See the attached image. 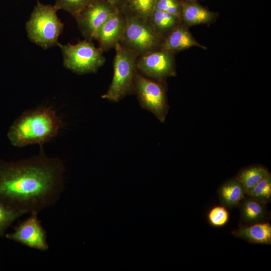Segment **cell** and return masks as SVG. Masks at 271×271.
I'll use <instances>...</instances> for the list:
<instances>
[{"mask_svg":"<svg viewBox=\"0 0 271 271\" xmlns=\"http://www.w3.org/2000/svg\"><path fill=\"white\" fill-rule=\"evenodd\" d=\"M31 158L8 162L0 159V202L26 213H39L55 204L64 189L63 161L47 156L43 145Z\"/></svg>","mask_w":271,"mask_h":271,"instance_id":"1","label":"cell"},{"mask_svg":"<svg viewBox=\"0 0 271 271\" xmlns=\"http://www.w3.org/2000/svg\"><path fill=\"white\" fill-rule=\"evenodd\" d=\"M63 122L55 110L46 106L24 112L11 125L8 137L16 147L43 145L55 137Z\"/></svg>","mask_w":271,"mask_h":271,"instance_id":"2","label":"cell"},{"mask_svg":"<svg viewBox=\"0 0 271 271\" xmlns=\"http://www.w3.org/2000/svg\"><path fill=\"white\" fill-rule=\"evenodd\" d=\"M113 77L106 92L102 97L112 102H118L126 96L134 93V82L138 72L135 52L120 43L115 47Z\"/></svg>","mask_w":271,"mask_h":271,"instance_id":"3","label":"cell"},{"mask_svg":"<svg viewBox=\"0 0 271 271\" xmlns=\"http://www.w3.org/2000/svg\"><path fill=\"white\" fill-rule=\"evenodd\" d=\"M57 11L54 6L38 3L26 23L29 39L44 49L57 45L62 32L64 24L58 18Z\"/></svg>","mask_w":271,"mask_h":271,"instance_id":"4","label":"cell"},{"mask_svg":"<svg viewBox=\"0 0 271 271\" xmlns=\"http://www.w3.org/2000/svg\"><path fill=\"white\" fill-rule=\"evenodd\" d=\"M126 18V26L120 44L139 56L161 49L163 40L149 23L131 13L125 7L121 10Z\"/></svg>","mask_w":271,"mask_h":271,"instance_id":"5","label":"cell"},{"mask_svg":"<svg viewBox=\"0 0 271 271\" xmlns=\"http://www.w3.org/2000/svg\"><path fill=\"white\" fill-rule=\"evenodd\" d=\"M57 45L62 51L65 67L78 74L95 73L105 63L103 52L91 41Z\"/></svg>","mask_w":271,"mask_h":271,"instance_id":"6","label":"cell"},{"mask_svg":"<svg viewBox=\"0 0 271 271\" xmlns=\"http://www.w3.org/2000/svg\"><path fill=\"white\" fill-rule=\"evenodd\" d=\"M164 81L146 77L138 72L134 79V93L141 106L164 122L169 106Z\"/></svg>","mask_w":271,"mask_h":271,"instance_id":"7","label":"cell"},{"mask_svg":"<svg viewBox=\"0 0 271 271\" xmlns=\"http://www.w3.org/2000/svg\"><path fill=\"white\" fill-rule=\"evenodd\" d=\"M174 54L160 49L139 56L138 70L144 76L157 81H164L169 77L175 76Z\"/></svg>","mask_w":271,"mask_h":271,"instance_id":"8","label":"cell"},{"mask_svg":"<svg viewBox=\"0 0 271 271\" xmlns=\"http://www.w3.org/2000/svg\"><path fill=\"white\" fill-rule=\"evenodd\" d=\"M116 11L104 0H93L75 18L82 36L92 41L104 22Z\"/></svg>","mask_w":271,"mask_h":271,"instance_id":"9","label":"cell"},{"mask_svg":"<svg viewBox=\"0 0 271 271\" xmlns=\"http://www.w3.org/2000/svg\"><path fill=\"white\" fill-rule=\"evenodd\" d=\"M27 219L15 228L14 232L5 237L28 247L41 251L49 248L46 232L38 218V213H31Z\"/></svg>","mask_w":271,"mask_h":271,"instance_id":"10","label":"cell"},{"mask_svg":"<svg viewBox=\"0 0 271 271\" xmlns=\"http://www.w3.org/2000/svg\"><path fill=\"white\" fill-rule=\"evenodd\" d=\"M126 26V18L121 10L111 15L99 29L95 40L99 48L103 52L119 43Z\"/></svg>","mask_w":271,"mask_h":271,"instance_id":"11","label":"cell"},{"mask_svg":"<svg viewBox=\"0 0 271 271\" xmlns=\"http://www.w3.org/2000/svg\"><path fill=\"white\" fill-rule=\"evenodd\" d=\"M194 47L207 49L205 46L195 39L188 27L182 23L163 39L161 49L175 53Z\"/></svg>","mask_w":271,"mask_h":271,"instance_id":"12","label":"cell"},{"mask_svg":"<svg viewBox=\"0 0 271 271\" xmlns=\"http://www.w3.org/2000/svg\"><path fill=\"white\" fill-rule=\"evenodd\" d=\"M218 14L212 12L194 1H182L180 19L187 27L198 25L210 24L217 19Z\"/></svg>","mask_w":271,"mask_h":271,"instance_id":"13","label":"cell"},{"mask_svg":"<svg viewBox=\"0 0 271 271\" xmlns=\"http://www.w3.org/2000/svg\"><path fill=\"white\" fill-rule=\"evenodd\" d=\"M149 22L163 40L175 27L182 23L179 17L156 9L152 13Z\"/></svg>","mask_w":271,"mask_h":271,"instance_id":"14","label":"cell"},{"mask_svg":"<svg viewBox=\"0 0 271 271\" xmlns=\"http://www.w3.org/2000/svg\"><path fill=\"white\" fill-rule=\"evenodd\" d=\"M236 233L240 237L252 242L271 243V226L269 223H257L244 226L239 229Z\"/></svg>","mask_w":271,"mask_h":271,"instance_id":"15","label":"cell"},{"mask_svg":"<svg viewBox=\"0 0 271 271\" xmlns=\"http://www.w3.org/2000/svg\"><path fill=\"white\" fill-rule=\"evenodd\" d=\"M245 191L242 185L236 180H230L221 188L220 195L222 202L228 206L238 204L243 198Z\"/></svg>","mask_w":271,"mask_h":271,"instance_id":"16","label":"cell"},{"mask_svg":"<svg viewBox=\"0 0 271 271\" xmlns=\"http://www.w3.org/2000/svg\"><path fill=\"white\" fill-rule=\"evenodd\" d=\"M268 173L266 169L262 167H251L241 171L236 179L242 185L245 192L248 193Z\"/></svg>","mask_w":271,"mask_h":271,"instance_id":"17","label":"cell"},{"mask_svg":"<svg viewBox=\"0 0 271 271\" xmlns=\"http://www.w3.org/2000/svg\"><path fill=\"white\" fill-rule=\"evenodd\" d=\"M156 0H127L126 7L136 16L149 21L155 10Z\"/></svg>","mask_w":271,"mask_h":271,"instance_id":"18","label":"cell"},{"mask_svg":"<svg viewBox=\"0 0 271 271\" xmlns=\"http://www.w3.org/2000/svg\"><path fill=\"white\" fill-rule=\"evenodd\" d=\"M24 213L11 209L0 202V237H4L8 228Z\"/></svg>","mask_w":271,"mask_h":271,"instance_id":"19","label":"cell"},{"mask_svg":"<svg viewBox=\"0 0 271 271\" xmlns=\"http://www.w3.org/2000/svg\"><path fill=\"white\" fill-rule=\"evenodd\" d=\"M264 214V209L261 203L255 200L248 199L243 204L242 215L247 222H254L261 219Z\"/></svg>","mask_w":271,"mask_h":271,"instance_id":"20","label":"cell"},{"mask_svg":"<svg viewBox=\"0 0 271 271\" xmlns=\"http://www.w3.org/2000/svg\"><path fill=\"white\" fill-rule=\"evenodd\" d=\"M260 200H268L271 197V175L268 173L248 193Z\"/></svg>","mask_w":271,"mask_h":271,"instance_id":"21","label":"cell"},{"mask_svg":"<svg viewBox=\"0 0 271 271\" xmlns=\"http://www.w3.org/2000/svg\"><path fill=\"white\" fill-rule=\"evenodd\" d=\"M92 1L56 0L54 6L58 10H64L75 17Z\"/></svg>","mask_w":271,"mask_h":271,"instance_id":"22","label":"cell"},{"mask_svg":"<svg viewBox=\"0 0 271 271\" xmlns=\"http://www.w3.org/2000/svg\"><path fill=\"white\" fill-rule=\"evenodd\" d=\"M182 0H156L155 9L175 15L180 18Z\"/></svg>","mask_w":271,"mask_h":271,"instance_id":"23","label":"cell"},{"mask_svg":"<svg viewBox=\"0 0 271 271\" xmlns=\"http://www.w3.org/2000/svg\"><path fill=\"white\" fill-rule=\"evenodd\" d=\"M228 217L227 211L222 206H216L212 208L208 214L210 222L216 226L225 225L228 220Z\"/></svg>","mask_w":271,"mask_h":271,"instance_id":"24","label":"cell"},{"mask_svg":"<svg viewBox=\"0 0 271 271\" xmlns=\"http://www.w3.org/2000/svg\"><path fill=\"white\" fill-rule=\"evenodd\" d=\"M116 10L120 11L126 6L127 0H104Z\"/></svg>","mask_w":271,"mask_h":271,"instance_id":"25","label":"cell"},{"mask_svg":"<svg viewBox=\"0 0 271 271\" xmlns=\"http://www.w3.org/2000/svg\"><path fill=\"white\" fill-rule=\"evenodd\" d=\"M182 1H196L197 0H182Z\"/></svg>","mask_w":271,"mask_h":271,"instance_id":"26","label":"cell"}]
</instances>
